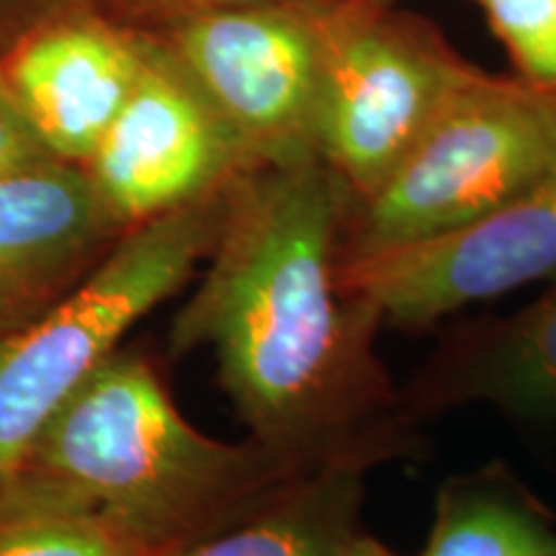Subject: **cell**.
Instances as JSON below:
<instances>
[{"mask_svg":"<svg viewBox=\"0 0 556 556\" xmlns=\"http://www.w3.org/2000/svg\"><path fill=\"white\" fill-rule=\"evenodd\" d=\"M330 0H266L180 16L168 54L250 163L315 152Z\"/></svg>","mask_w":556,"mask_h":556,"instance_id":"obj_6","label":"cell"},{"mask_svg":"<svg viewBox=\"0 0 556 556\" xmlns=\"http://www.w3.org/2000/svg\"><path fill=\"white\" fill-rule=\"evenodd\" d=\"M554 276L556 168L454 232L343 261L345 283L377 309L381 325L409 332Z\"/></svg>","mask_w":556,"mask_h":556,"instance_id":"obj_7","label":"cell"},{"mask_svg":"<svg viewBox=\"0 0 556 556\" xmlns=\"http://www.w3.org/2000/svg\"><path fill=\"white\" fill-rule=\"evenodd\" d=\"M127 229L80 165L0 173V332L60 302Z\"/></svg>","mask_w":556,"mask_h":556,"instance_id":"obj_9","label":"cell"},{"mask_svg":"<svg viewBox=\"0 0 556 556\" xmlns=\"http://www.w3.org/2000/svg\"><path fill=\"white\" fill-rule=\"evenodd\" d=\"M225 193L129 227L60 302L0 332V490L47 422L122 351L124 336L208 258Z\"/></svg>","mask_w":556,"mask_h":556,"instance_id":"obj_3","label":"cell"},{"mask_svg":"<svg viewBox=\"0 0 556 556\" xmlns=\"http://www.w3.org/2000/svg\"><path fill=\"white\" fill-rule=\"evenodd\" d=\"M475 67L389 0H330L315 152L353 201L371 197Z\"/></svg>","mask_w":556,"mask_h":556,"instance_id":"obj_5","label":"cell"},{"mask_svg":"<svg viewBox=\"0 0 556 556\" xmlns=\"http://www.w3.org/2000/svg\"><path fill=\"white\" fill-rule=\"evenodd\" d=\"M351 204L317 152L242 168L170 328L176 356L214 353L250 438L299 471L415 451V420L374 345L381 317L343 278Z\"/></svg>","mask_w":556,"mask_h":556,"instance_id":"obj_1","label":"cell"},{"mask_svg":"<svg viewBox=\"0 0 556 556\" xmlns=\"http://www.w3.org/2000/svg\"><path fill=\"white\" fill-rule=\"evenodd\" d=\"M41 160H54L50 152L41 148L24 114H21L16 101H13L9 86H5L3 73H0V173L24 168V165L41 163Z\"/></svg>","mask_w":556,"mask_h":556,"instance_id":"obj_16","label":"cell"},{"mask_svg":"<svg viewBox=\"0 0 556 556\" xmlns=\"http://www.w3.org/2000/svg\"><path fill=\"white\" fill-rule=\"evenodd\" d=\"M135 533L90 513H50L0 528V556H152Z\"/></svg>","mask_w":556,"mask_h":556,"instance_id":"obj_14","label":"cell"},{"mask_svg":"<svg viewBox=\"0 0 556 556\" xmlns=\"http://www.w3.org/2000/svg\"><path fill=\"white\" fill-rule=\"evenodd\" d=\"M407 415L490 405L523 422L556 420V276L516 315L484 319L451 338L402 389Z\"/></svg>","mask_w":556,"mask_h":556,"instance_id":"obj_11","label":"cell"},{"mask_svg":"<svg viewBox=\"0 0 556 556\" xmlns=\"http://www.w3.org/2000/svg\"><path fill=\"white\" fill-rule=\"evenodd\" d=\"M420 556H556V528L503 467L448 477Z\"/></svg>","mask_w":556,"mask_h":556,"instance_id":"obj_13","label":"cell"},{"mask_svg":"<svg viewBox=\"0 0 556 556\" xmlns=\"http://www.w3.org/2000/svg\"><path fill=\"white\" fill-rule=\"evenodd\" d=\"M144 11H165L176 13V16H189V13L222 9V5H245V3H266V0H127Z\"/></svg>","mask_w":556,"mask_h":556,"instance_id":"obj_17","label":"cell"},{"mask_svg":"<svg viewBox=\"0 0 556 556\" xmlns=\"http://www.w3.org/2000/svg\"><path fill=\"white\" fill-rule=\"evenodd\" d=\"M250 157L201 90L148 50L129 101L83 168L124 227L225 191Z\"/></svg>","mask_w":556,"mask_h":556,"instance_id":"obj_8","label":"cell"},{"mask_svg":"<svg viewBox=\"0 0 556 556\" xmlns=\"http://www.w3.org/2000/svg\"><path fill=\"white\" fill-rule=\"evenodd\" d=\"M299 475L253 438L225 443L201 433L142 353L116 351L3 484L0 528L90 513L157 554L248 516Z\"/></svg>","mask_w":556,"mask_h":556,"instance_id":"obj_2","label":"cell"},{"mask_svg":"<svg viewBox=\"0 0 556 556\" xmlns=\"http://www.w3.org/2000/svg\"><path fill=\"white\" fill-rule=\"evenodd\" d=\"M556 168V88L475 73L371 197L348 212L345 255L413 245L482 219Z\"/></svg>","mask_w":556,"mask_h":556,"instance_id":"obj_4","label":"cell"},{"mask_svg":"<svg viewBox=\"0 0 556 556\" xmlns=\"http://www.w3.org/2000/svg\"><path fill=\"white\" fill-rule=\"evenodd\" d=\"M148 50L90 21H73L18 47L0 67L26 124L54 160L86 165L129 101Z\"/></svg>","mask_w":556,"mask_h":556,"instance_id":"obj_10","label":"cell"},{"mask_svg":"<svg viewBox=\"0 0 556 556\" xmlns=\"http://www.w3.org/2000/svg\"><path fill=\"white\" fill-rule=\"evenodd\" d=\"M368 469L338 462L304 471L248 516L152 556H332L358 533Z\"/></svg>","mask_w":556,"mask_h":556,"instance_id":"obj_12","label":"cell"},{"mask_svg":"<svg viewBox=\"0 0 556 556\" xmlns=\"http://www.w3.org/2000/svg\"><path fill=\"white\" fill-rule=\"evenodd\" d=\"M516 78L556 88V0H477Z\"/></svg>","mask_w":556,"mask_h":556,"instance_id":"obj_15","label":"cell"},{"mask_svg":"<svg viewBox=\"0 0 556 556\" xmlns=\"http://www.w3.org/2000/svg\"><path fill=\"white\" fill-rule=\"evenodd\" d=\"M332 556H400L394 554L392 548H387L384 544H379L374 536H366V533H353L345 544L338 546V552Z\"/></svg>","mask_w":556,"mask_h":556,"instance_id":"obj_18","label":"cell"}]
</instances>
